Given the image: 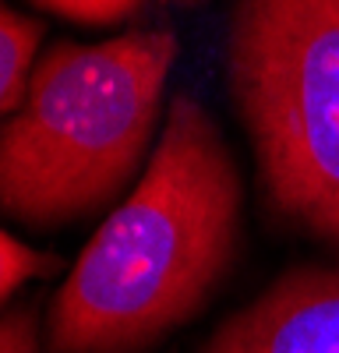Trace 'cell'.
Masks as SVG:
<instances>
[{"instance_id":"6da1fadb","label":"cell","mask_w":339,"mask_h":353,"mask_svg":"<svg viewBox=\"0 0 339 353\" xmlns=\"http://www.w3.org/2000/svg\"><path fill=\"white\" fill-rule=\"evenodd\" d=\"M240 233V173L194 96L170 103L138 188L78 254L46 318L50 353H138L216 293Z\"/></svg>"},{"instance_id":"7a4b0ae2","label":"cell","mask_w":339,"mask_h":353,"mask_svg":"<svg viewBox=\"0 0 339 353\" xmlns=\"http://www.w3.org/2000/svg\"><path fill=\"white\" fill-rule=\"evenodd\" d=\"M174 61L170 28L53 43L0 128V212L64 226L121 194L149 149Z\"/></svg>"},{"instance_id":"3957f363","label":"cell","mask_w":339,"mask_h":353,"mask_svg":"<svg viewBox=\"0 0 339 353\" xmlns=\"http://www.w3.org/2000/svg\"><path fill=\"white\" fill-rule=\"evenodd\" d=\"M226 78L269 205L339 248V0H237Z\"/></svg>"},{"instance_id":"277c9868","label":"cell","mask_w":339,"mask_h":353,"mask_svg":"<svg viewBox=\"0 0 339 353\" xmlns=\"http://www.w3.org/2000/svg\"><path fill=\"white\" fill-rule=\"evenodd\" d=\"M202 353H339V269L300 265L234 311Z\"/></svg>"},{"instance_id":"5b68a950","label":"cell","mask_w":339,"mask_h":353,"mask_svg":"<svg viewBox=\"0 0 339 353\" xmlns=\"http://www.w3.org/2000/svg\"><path fill=\"white\" fill-rule=\"evenodd\" d=\"M39 43H43V21L25 18L0 4V117L21 106Z\"/></svg>"},{"instance_id":"8992f818","label":"cell","mask_w":339,"mask_h":353,"mask_svg":"<svg viewBox=\"0 0 339 353\" xmlns=\"http://www.w3.org/2000/svg\"><path fill=\"white\" fill-rule=\"evenodd\" d=\"M56 269H61V258L39 254L32 248H25L21 241H14L11 233L0 230V304H4L25 279L50 276Z\"/></svg>"},{"instance_id":"52a82bcc","label":"cell","mask_w":339,"mask_h":353,"mask_svg":"<svg viewBox=\"0 0 339 353\" xmlns=\"http://www.w3.org/2000/svg\"><path fill=\"white\" fill-rule=\"evenodd\" d=\"M32 4L78 25H121L134 18L145 0H32Z\"/></svg>"},{"instance_id":"ba28073f","label":"cell","mask_w":339,"mask_h":353,"mask_svg":"<svg viewBox=\"0 0 339 353\" xmlns=\"http://www.w3.org/2000/svg\"><path fill=\"white\" fill-rule=\"evenodd\" d=\"M0 353H39V318L32 307L0 318Z\"/></svg>"},{"instance_id":"9c48e42d","label":"cell","mask_w":339,"mask_h":353,"mask_svg":"<svg viewBox=\"0 0 339 353\" xmlns=\"http://www.w3.org/2000/svg\"><path fill=\"white\" fill-rule=\"evenodd\" d=\"M181 4H202V0H181Z\"/></svg>"}]
</instances>
